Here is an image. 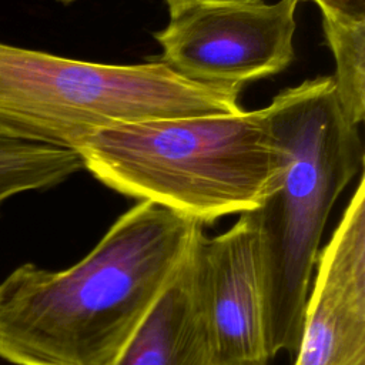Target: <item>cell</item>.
Here are the masks:
<instances>
[{"instance_id": "cell-1", "label": "cell", "mask_w": 365, "mask_h": 365, "mask_svg": "<svg viewBox=\"0 0 365 365\" xmlns=\"http://www.w3.org/2000/svg\"><path fill=\"white\" fill-rule=\"evenodd\" d=\"M202 227L138 201L74 265L17 267L0 282V358L13 365H111Z\"/></svg>"}, {"instance_id": "cell-11", "label": "cell", "mask_w": 365, "mask_h": 365, "mask_svg": "<svg viewBox=\"0 0 365 365\" xmlns=\"http://www.w3.org/2000/svg\"><path fill=\"white\" fill-rule=\"evenodd\" d=\"M322 14L324 20L359 23L365 21V0H311Z\"/></svg>"}, {"instance_id": "cell-4", "label": "cell", "mask_w": 365, "mask_h": 365, "mask_svg": "<svg viewBox=\"0 0 365 365\" xmlns=\"http://www.w3.org/2000/svg\"><path fill=\"white\" fill-rule=\"evenodd\" d=\"M241 86L188 80L164 63L106 64L0 41V135L76 151L97 130L238 114Z\"/></svg>"}, {"instance_id": "cell-7", "label": "cell", "mask_w": 365, "mask_h": 365, "mask_svg": "<svg viewBox=\"0 0 365 365\" xmlns=\"http://www.w3.org/2000/svg\"><path fill=\"white\" fill-rule=\"evenodd\" d=\"M319 251L294 365H365V178Z\"/></svg>"}, {"instance_id": "cell-9", "label": "cell", "mask_w": 365, "mask_h": 365, "mask_svg": "<svg viewBox=\"0 0 365 365\" xmlns=\"http://www.w3.org/2000/svg\"><path fill=\"white\" fill-rule=\"evenodd\" d=\"M80 170L83 161L73 150L0 135V208L14 195L53 188Z\"/></svg>"}, {"instance_id": "cell-12", "label": "cell", "mask_w": 365, "mask_h": 365, "mask_svg": "<svg viewBox=\"0 0 365 365\" xmlns=\"http://www.w3.org/2000/svg\"><path fill=\"white\" fill-rule=\"evenodd\" d=\"M201 0H165V4L168 7V13H170V17H174L177 16L178 13H181L182 10L188 9L190 6L198 3Z\"/></svg>"}, {"instance_id": "cell-8", "label": "cell", "mask_w": 365, "mask_h": 365, "mask_svg": "<svg viewBox=\"0 0 365 365\" xmlns=\"http://www.w3.org/2000/svg\"><path fill=\"white\" fill-rule=\"evenodd\" d=\"M191 255L192 251L111 365H215Z\"/></svg>"}, {"instance_id": "cell-10", "label": "cell", "mask_w": 365, "mask_h": 365, "mask_svg": "<svg viewBox=\"0 0 365 365\" xmlns=\"http://www.w3.org/2000/svg\"><path fill=\"white\" fill-rule=\"evenodd\" d=\"M325 41L335 60L334 86L346 120L359 125L365 115V21L324 20Z\"/></svg>"}, {"instance_id": "cell-3", "label": "cell", "mask_w": 365, "mask_h": 365, "mask_svg": "<svg viewBox=\"0 0 365 365\" xmlns=\"http://www.w3.org/2000/svg\"><path fill=\"white\" fill-rule=\"evenodd\" d=\"M76 153L106 187L202 225L255 210L277 173L265 107L117 124Z\"/></svg>"}, {"instance_id": "cell-6", "label": "cell", "mask_w": 365, "mask_h": 365, "mask_svg": "<svg viewBox=\"0 0 365 365\" xmlns=\"http://www.w3.org/2000/svg\"><path fill=\"white\" fill-rule=\"evenodd\" d=\"M191 262L215 365H268L259 248L247 215L217 237L202 232Z\"/></svg>"}, {"instance_id": "cell-5", "label": "cell", "mask_w": 365, "mask_h": 365, "mask_svg": "<svg viewBox=\"0 0 365 365\" xmlns=\"http://www.w3.org/2000/svg\"><path fill=\"white\" fill-rule=\"evenodd\" d=\"M299 0H201L154 38L160 61L200 83L242 86L275 76L294 60Z\"/></svg>"}, {"instance_id": "cell-2", "label": "cell", "mask_w": 365, "mask_h": 365, "mask_svg": "<svg viewBox=\"0 0 365 365\" xmlns=\"http://www.w3.org/2000/svg\"><path fill=\"white\" fill-rule=\"evenodd\" d=\"M265 110L277 173L261 204L244 215L258 238L268 356H294L322 232L335 201L362 173L364 145L332 76L282 90Z\"/></svg>"}, {"instance_id": "cell-13", "label": "cell", "mask_w": 365, "mask_h": 365, "mask_svg": "<svg viewBox=\"0 0 365 365\" xmlns=\"http://www.w3.org/2000/svg\"><path fill=\"white\" fill-rule=\"evenodd\" d=\"M57 3H61V4H70V3H73V1H76V0H56Z\"/></svg>"}]
</instances>
